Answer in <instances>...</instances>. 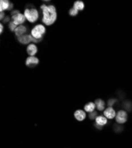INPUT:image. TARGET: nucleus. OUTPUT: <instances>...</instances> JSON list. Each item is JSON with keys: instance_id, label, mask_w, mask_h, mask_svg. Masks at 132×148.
<instances>
[{"instance_id": "1", "label": "nucleus", "mask_w": 132, "mask_h": 148, "mask_svg": "<svg viewBox=\"0 0 132 148\" xmlns=\"http://www.w3.org/2000/svg\"><path fill=\"white\" fill-rule=\"evenodd\" d=\"M40 9L43 11V23L46 26L53 24L57 18V13L55 7L52 5H46L43 4L40 6Z\"/></svg>"}, {"instance_id": "2", "label": "nucleus", "mask_w": 132, "mask_h": 148, "mask_svg": "<svg viewBox=\"0 0 132 148\" xmlns=\"http://www.w3.org/2000/svg\"><path fill=\"white\" fill-rule=\"evenodd\" d=\"M46 33V28L42 24L36 25L31 32V35L34 38L41 40L42 36Z\"/></svg>"}, {"instance_id": "3", "label": "nucleus", "mask_w": 132, "mask_h": 148, "mask_svg": "<svg viewBox=\"0 0 132 148\" xmlns=\"http://www.w3.org/2000/svg\"><path fill=\"white\" fill-rule=\"evenodd\" d=\"M24 16L26 18L30 23H35L39 18V13L35 9H26L24 11Z\"/></svg>"}, {"instance_id": "4", "label": "nucleus", "mask_w": 132, "mask_h": 148, "mask_svg": "<svg viewBox=\"0 0 132 148\" xmlns=\"http://www.w3.org/2000/svg\"><path fill=\"white\" fill-rule=\"evenodd\" d=\"M116 120L119 124H123L127 120V114L124 110H120L116 116Z\"/></svg>"}, {"instance_id": "5", "label": "nucleus", "mask_w": 132, "mask_h": 148, "mask_svg": "<svg viewBox=\"0 0 132 148\" xmlns=\"http://www.w3.org/2000/svg\"><path fill=\"white\" fill-rule=\"evenodd\" d=\"M12 19L13 20V21L14 22V23L18 26V25H21L22 24L24 23L26 20V17L24 15L19 13L14 15V16H13Z\"/></svg>"}, {"instance_id": "6", "label": "nucleus", "mask_w": 132, "mask_h": 148, "mask_svg": "<svg viewBox=\"0 0 132 148\" xmlns=\"http://www.w3.org/2000/svg\"><path fill=\"white\" fill-rule=\"evenodd\" d=\"M39 62V60L38 57L34 56H30L28 57L26 61V65L28 67L33 68L35 66L38 65Z\"/></svg>"}, {"instance_id": "7", "label": "nucleus", "mask_w": 132, "mask_h": 148, "mask_svg": "<svg viewBox=\"0 0 132 148\" xmlns=\"http://www.w3.org/2000/svg\"><path fill=\"white\" fill-rule=\"evenodd\" d=\"M104 115L107 118H108V119H113V118L116 116V111L113 107H109L104 110Z\"/></svg>"}, {"instance_id": "8", "label": "nucleus", "mask_w": 132, "mask_h": 148, "mask_svg": "<svg viewBox=\"0 0 132 148\" xmlns=\"http://www.w3.org/2000/svg\"><path fill=\"white\" fill-rule=\"evenodd\" d=\"M18 41L23 44H27L32 42V35L25 34L18 37Z\"/></svg>"}, {"instance_id": "9", "label": "nucleus", "mask_w": 132, "mask_h": 148, "mask_svg": "<svg viewBox=\"0 0 132 148\" xmlns=\"http://www.w3.org/2000/svg\"><path fill=\"white\" fill-rule=\"evenodd\" d=\"M27 52L31 56H33L38 52V48L35 44H30L27 48Z\"/></svg>"}, {"instance_id": "10", "label": "nucleus", "mask_w": 132, "mask_h": 148, "mask_svg": "<svg viewBox=\"0 0 132 148\" xmlns=\"http://www.w3.org/2000/svg\"><path fill=\"white\" fill-rule=\"evenodd\" d=\"M75 117L78 121H82L86 117V113L82 110H78L74 113Z\"/></svg>"}, {"instance_id": "11", "label": "nucleus", "mask_w": 132, "mask_h": 148, "mask_svg": "<svg viewBox=\"0 0 132 148\" xmlns=\"http://www.w3.org/2000/svg\"><path fill=\"white\" fill-rule=\"evenodd\" d=\"M95 122H96L97 125H98L100 126H103L107 123V119L106 117L100 116H97L95 118Z\"/></svg>"}, {"instance_id": "12", "label": "nucleus", "mask_w": 132, "mask_h": 148, "mask_svg": "<svg viewBox=\"0 0 132 148\" xmlns=\"http://www.w3.org/2000/svg\"><path fill=\"white\" fill-rule=\"evenodd\" d=\"M26 32H27V28L24 26L20 25L16 28L15 30V33L17 36L20 37L21 36H23Z\"/></svg>"}, {"instance_id": "13", "label": "nucleus", "mask_w": 132, "mask_h": 148, "mask_svg": "<svg viewBox=\"0 0 132 148\" xmlns=\"http://www.w3.org/2000/svg\"><path fill=\"white\" fill-rule=\"evenodd\" d=\"M10 5V3L9 1H7V0H1L0 1V11L2 13L3 11L9 10V7Z\"/></svg>"}, {"instance_id": "14", "label": "nucleus", "mask_w": 132, "mask_h": 148, "mask_svg": "<svg viewBox=\"0 0 132 148\" xmlns=\"http://www.w3.org/2000/svg\"><path fill=\"white\" fill-rule=\"evenodd\" d=\"M95 104L92 102H90L87 103L84 106V110L85 112H88V113H92L94 112V110L95 108Z\"/></svg>"}, {"instance_id": "15", "label": "nucleus", "mask_w": 132, "mask_h": 148, "mask_svg": "<svg viewBox=\"0 0 132 148\" xmlns=\"http://www.w3.org/2000/svg\"><path fill=\"white\" fill-rule=\"evenodd\" d=\"M95 106H96L97 108L99 111H102L104 110L105 108V102L103 100H102L101 99H97L95 100Z\"/></svg>"}, {"instance_id": "16", "label": "nucleus", "mask_w": 132, "mask_h": 148, "mask_svg": "<svg viewBox=\"0 0 132 148\" xmlns=\"http://www.w3.org/2000/svg\"><path fill=\"white\" fill-rule=\"evenodd\" d=\"M84 3L82 1H77L74 4V9L78 11H82L84 9Z\"/></svg>"}, {"instance_id": "17", "label": "nucleus", "mask_w": 132, "mask_h": 148, "mask_svg": "<svg viewBox=\"0 0 132 148\" xmlns=\"http://www.w3.org/2000/svg\"><path fill=\"white\" fill-rule=\"evenodd\" d=\"M9 26V28L10 29V30H11V32H15L16 28L17 27V25L14 24L13 21L10 22Z\"/></svg>"}, {"instance_id": "18", "label": "nucleus", "mask_w": 132, "mask_h": 148, "mask_svg": "<svg viewBox=\"0 0 132 148\" xmlns=\"http://www.w3.org/2000/svg\"><path fill=\"white\" fill-rule=\"evenodd\" d=\"M78 11L75 10L74 8L70 9V10L69 11V14L71 16H76L78 14Z\"/></svg>"}, {"instance_id": "19", "label": "nucleus", "mask_w": 132, "mask_h": 148, "mask_svg": "<svg viewBox=\"0 0 132 148\" xmlns=\"http://www.w3.org/2000/svg\"><path fill=\"white\" fill-rule=\"evenodd\" d=\"M97 117V113L95 112H93L89 114V117H90V119H91V120L94 119L95 118H96Z\"/></svg>"}, {"instance_id": "20", "label": "nucleus", "mask_w": 132, "mask_h": 148, "mask_svg": "<svg viewBox=\"0 0 132 148\" xmlns=\"http://www.w3.org/2000/svg\"><path fill=\"white\" fill-rule=\"evenodd\" d=\"M117 101L115 99H111L110 100L108 101V105L110 106V107H112L114 105V104Z\"/></svg>"}, {"instance_id": "21", "label": "nucleus", "mask_w": 132, "mask_h": 148, "mask_svg": "<svg viewBox=\"0 0 132 148\" xmlns=\"http://www.w3.org/2000/svg\"><path fill=\"white\" fill-rule=\"evenodd\" d=\"M19 13H20V11H18V10H14V11H13L11 13V15H12V16H14V15L19 14Z\"/></svg>"}, {"instance_id": "22", "label": "nucleus", "mask_w": 132, "mask_h": 148, "mask_svg": "<svg viewBox=\"0 0 132 148\" xmlns=\"http://www.w3.org/2000/svg\"><path fill=\"white\" fill-rule=\"evenodd\" d=\"M39 41H40L39 40H38V39L34 38L32 36V42H33L34 43H38Z\"/></svg>"}, {"instance_id": "23", "label": "nucleus", "mask_w": 132, "mask_h": 148, "mask_svg": "<svg viewBox=\"0 0 132 148\" xmlns=\"http://www.w3.org/2000/svg\"><path fill=\"white\" fill-rule=\"evenodd\" d=\"M3 30H4L3 25L2 24H0V33H1V34L3 33Z\"/></svg>"}, {"instance_id": "24", "label": "nucleus", "mask_w": 132, "mask_h": 148, "mask_svg": "<svg viewBox=\"0 0 132 148\" xmlns=\"http://www.w3.org/2000/svg\"><path fill=\"white\" fill-rule=\"evenodd\" d=\"M9 20H10V18H9V17H5L4 18L3 21L4 22V23H7V22H8Z\"/></svg>"}, {"instance_id": "25", "label": "nucleus", "mask_w": 132, "mask_h": 148, "mask_svg": "<svg viewBox=\"0 0 132 148\" xmlns=\"http://www.w3.org/2000/svg\"><path fill=\"white\" fill-rule=\"evenodd\" d=\"M0 19L1 20H3V18H4V16H5V14H4V13H3V12H2V13H1V15H0Z\"/></svg>"}, {"instance_id": "26", "label": "nucleus", "mask_w": 132, "mask_h": 148, "mask_svg": "<svg viewBox=\"0 0 132 148\" xmlns=\"http://www.w3.org/2000/svg\"><path fill=\"white\" fill-rule=\"evenodd\" d=\"M13 4L12 3H10V7H9V9L8 10H11V9L13 8Z\"/></svg>"}]
</instances>
